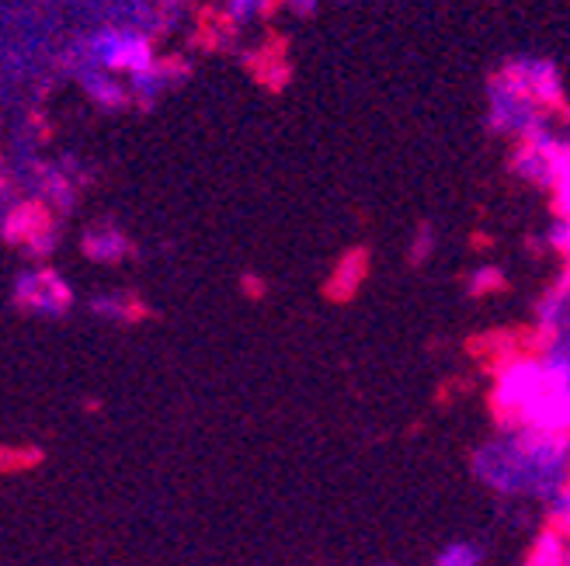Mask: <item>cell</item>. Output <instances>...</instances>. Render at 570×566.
<instances>
[]
</instances>
